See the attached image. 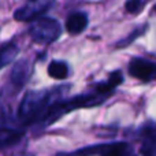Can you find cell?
<instances>
[{
	"label": "cell",
	"mask_w": 156,
	"mask_h": 156,
	"mask_svg": "<svg viewBox=\"0 0 156 156\" xmlns=\"http://www.w3.org/2000/svg\"><path fill=\"white\" fill-rule=\"evenodd\" d=\"M48 74L55 80H65L69 76V66L65 62L54 60L48 66Z\"/></svg>",
	"instance_id": "11"
},
{
	"label": "cell",
	"mask_w": 156,
	"mask_h": 156,
	"mask_svg": "<svg viewBox=\"0 0 156 156\" xmlns=\"http://www.w3.org/2000/svg\"><path fill=\"white\" fill-rule=\"evenodd\" d=\"M129 73L141 81H151L156 77V63L143 58H134L129 63Z\"/></svg>",
	"instance_id": "5"
},
{
	"label": "cell",
	"mask_w": 156,
	"mask_h": 156,
	"mask_svg": "<svg viewBox=\"0 0 156 156\" xmlns=\"http://www.w3.org/2000/svg\"><path fill=\"white\" fill-rule=\"evenodd\" d=\"M122 81H123V76H122L121 71H114L105 82L99 83L89 93L71 97V99L66 100V101H58L51 104L47 108L43 118L38 121L40 127L41 129L48 127L55 121H58L60 116H63L65 114L70 112L73 110H77V108H88V107H94V105L103 104L114 93V89L118 85H121Z\"/></svg>",
	"instance_id": "1"
},
{
	"label": "cell",
	"mask_w": 156,
	"mask_h": 156,
	"mask_svg": "<svg viewBox=\"0 0 156 156\" xmlns=\"http://www.w3.org/2000/svg\"><path fill=\"white\" fill-rule=\"evenodd\" d=\"M145 30H147V25H145V26H141V27H137V29H134L129 36H127L126 38H125V40L119 41L118 47H126V45H129V44H132L133 41L136 40V38H138L141 34H143V33H145Z\"/></svg>",
	"instance_id": "13"
},
{
	"label": "cell",
	"mask_w": 156,
	"mask_h": 156,
	"mask_svg": "<svg viewBox=\"0 0 156 156\" xmlns=\"http://www.w3.org/2000/svg\"><path fill=\"white\" fill-rule=\"evenodd\" d=\"M88 26V15L85 12H73L66 21V29L70 34H80Z\"/></svg>",
	"instance_id": "7"
},
{
	"label": "cell",
	"mask_w": 156,
	"mask_h": 156,
	"mask_svg": "<svg viewBox=\"0 0 156 156\" xmlns=\"http://www.w3.org/2000/svg\"><path fill=\"white\" fill-rule=\"evenodd\" d=\"M30 73H32V65L29 63V60H21L14 66L12 71H11V83L15 85L16 88H21L27 81Z\"/></svg>",
	"instance_id": "6"
},
{
	"label": "cell",
	"mask_w": 156,
	"mask_h": 156,
	"mask_svg": "<svg viewBox=\"0 0 156 156\" xmlns=\"http://www.w3.org/2000/svg\"><path fill=\"white\" fill-rule=\"evenodd\" d=\"M101 156H136V152L126 143H114L103 144V149L100 152Z\"/></svg>",
	"instance_id": "8"
},
{
	"label": "cell",
	"mask_w": 156,
	"mask_h": 156,
	"mask_svg": "<svg viewBox=\"0 0 156 156\" xmlns=\"http://www.w3.org/2000/svg\"><path fill=\"white\" fill-rule=\"evenodd\" d=\"M29 34L38 44H51L62 34V26L54 18L40 16L32 21L29 26Z\"/></svg>",
	"instance_id": "3"
},
{
	"label": "cell",
	"mask_w": 156,
	"mask_h": 156,
	"mask_svg": "<svg viewBox=\"0 0 156 156\" xmlns=\"http://www.w3.org/2000/svg\"><path fill=\"white\" fill-rule=\"evenodd\" d=\"M19 49L14 43H8L0 48V69L4 66L10 65L14 59L16 58Z\"/></svg>",
	"instance_id": "10"
},
{
	"label": "cell",
	"mask_w": 156,
	"mask_h": 156,
	"mask_svg": "<svg viewBox=\"0 0 156 156\" xmlns=\"http://www.w3.org/2000/svg\"><path fill=\"white\" fill-rule=\"evenodd\" d=\"M145 4V0H127L125 3V10L129 14H140L144 10Z\"/></svg>",
	"instance_id": "12"
},
{
	"label": "cell",
	"mask_w": 156,
	"mask_h": 156,
	"mask_svg": "<svg viewBox=\"0 0 156 156\" xmlns=\"http://www.w3.org/2000/svg\"><path fill=\"white\" fill-rule=\"evenodd\" d=\"M52 92L49 90H38V92H27L22 100L18 110V119L22 125L29 126L38 122L45 114L48 103L51 101Z\"/></svg>",
	"instance_id": "2"
},
{
	"label": "cell",
	"mask_w": 156,
	"mask_h": 156,
	"mask_svg": "<svg viewBox=\"0 0 156 156\" xmlns=\"http://www.w3.org/2000/svg\"><path fill=\"white\" fill-rule=\"evenodd\" d=\"M22 136H23V133L21 130L0 126V148H7V147L16 144L22 138Z\"/></svg>",
	"instance_id": "9"
},
{
	"label": "cell",
	"mask_w": 156,
	"mask_h": 156,
	"mask_svg": "<svg viewBox=\"0 0 156 156\" xmlns=\"http://www.w3.org/2000/svg\"><path fill=\"white\" fill-rule=\"evenodd\" d=\"M56 0H27L14 14V18L19 22H32L43 16L55 5Z\"/></svg>",
	"instance_id": "4"
},
{
	"label": "cell",
	"mask_w": 156,
	"mask_h": 156,
	"mask_svg": "<svg viewBox=\"0 0 156 156\" xmlns=\"http://www.w3.org/2000/svg\"><path fill=\"white\" fill-rule=\"evenodd\" d=\"M154 10H155V12H156V7H155V8H154Z\"/></svg>",
	"instance_id": "14"
}]
</instances>
